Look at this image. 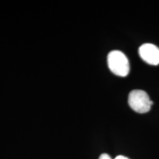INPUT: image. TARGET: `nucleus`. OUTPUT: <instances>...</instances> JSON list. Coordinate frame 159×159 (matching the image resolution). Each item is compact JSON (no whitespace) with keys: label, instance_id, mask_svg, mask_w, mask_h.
I'll use <instances>...</instances> for the list:
<instances>
[{"label":"nucleus","instance_id":"20e7f679","mask_svg":"<svg viewBox=\"0 0 159 159\" xmlns=\"http://www.w3.org/2000/svg\"><path fill=\"white\" fill-rule=\"evenodd\" d=\"M99 159H112V158H111V157L109 156L108 154L103 153V154L101 155L100 156H99Z\"/></svg>","mask_w":159,"mask_h":159},{"label":"nucleus","instance_id":"7ed1b4c3","mask_svg":"<svg viewBox=\"0 0 159 159\" xmlns=\"http://www.w3.org/2000/svg\"><path fill=\"white\" fill-rule=\"evenodd\" d=\"M139 53L143 61L150 65L159 64V47L150 43H144L139 47Z\"/></svg>","mask_w":159,"mask_h":159},{"label":"nucleus","instance_id":"f03ea898","mask_svg":"<svg viewBox=\"0 0 159 159\" xmlns=\"http://www.w3.org/2000/svg\"><path fill=\"white\" fill-rule=\"evenodd\" d=\"M128 103L134 111L139 114H144L150 110L152 102L146 91L136 89L129 94Z\"/></svg>","mask_w":159,"mask_h":159},{"label":"nucleus","instance_id":"39448f33","mask_svg":"<svg viewBox=\"0 0 159 159\" xmlns=\"http://www.w3.org/2000/svg\"><path fill=\"white\" fill-rule=\"evenodd\" d=\"M115 159H130V158H128V157L124 156H118L115 158Z\"/></svg>","mask_w":159,"mask_h":159},{"label":"nucleus","instance_id":"f257e3e1","mask_svg":"<svg viewBox=\"0 0 159 159\" xmlns=\"http://www.w3.org/2000/svg\"><path fill=\"white\" fill-rule=\"evenodd\" d=\"M108 65L110 70L119 77H125L130 71L129 61L122 52L111 51L108 55Z\"/></svg>","mask_w":159,"mask_h":159}]
</instances>
